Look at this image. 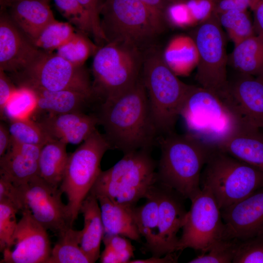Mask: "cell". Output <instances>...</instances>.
I'll use <instances>...</instances> for the list:
<instances>
[{
    "label": "cell",
    "mask_w": 263,
    "mask_h": 263,
    "mask_svg": "<svg viewBox=\"0 0 263 263\" xmlns=\"http://www.w3.org/2000/svg\"><path fill=\"white\" fill-rule=\"evenodd\" d=\"M97 117L112 149L123 154L151 150L156 143L158 134L141 77L127 91L104 100Z\"/></svg>",
    "instance_id": "obj_1"
},
{
    "label": "cell",
    "mask_w": 263,
    "mask_h": 263,
    "mask_svg": "<svg viewBox=\"0 0 263 263\" xmlns=\"http://www.w3.org/2000/svg\"><path fill=\"white\" fill-rule=\"evenodd\" d=\"M156 143L160 150L158 182L191 200L201 190L202 171L216 148L188 132L178 134L174 131L158 135Z\"/></svg>",
    "instance_id": "obj_2"
},
{
    "label": "cell",
    "mask_w": 263,
    "mask_h": 263,
    "mask_svg": "<svg viewBox=\"0 0 263 263\" xmlns=\"http://www.w3.org/2000/svg\"><path fill=\"white\" fill-rule=\"evenodd\" d=\"M165 14L140 0H103L100 24L106 43L127 45L144 52L166 29Z\"/></svg>",
    "instance_id": "obj_3"
},
{
    "label": "cell",
    "mask_w": 263,
    "mask_h": 263,
    "mask_svg": "<svg viewBox=\"0 0 263 263\" xmlns=\"http://www.w3.org/2000/svg\"><path fill=\"white\" fill-rule=\"evenodd\" d=\"M141 77L158 135L174 132L191 85L178 78L153 46L144 52Z\"/></svg>",
    "instance_id": "obj_4"
},
{
    "label": "cell",
    "mask_w": 263,
    "mask_h": 263,
    "mask_svg": "<svg viewBox=\"0 0 263 263\" xmlns=\"http://www.w3.org/2000/svg\"><path fill=\"white\" fill-rule=\"evenodd\" d=\"M150 151L142 149L124 154L113 167L101 170L90 193L133 208L158 182L157 163Z\"/></svg>",
    "instance_id": "obj_5"
},
{
    "label": "cell",
    "mask_w": 263,
    "mask_h": 263,
    "mask_svg": "<svg viewBox=\"0 0 263 263\" xmlns=\"http://www.w3.org/2000/svg\"><path fill=\"white\" fill-rule=\"evenodd\" d=\"M200 186L210 189L221 210L263 187V172L215 148L203 169Z\"/></svg>",
    "instance_id": "obj_6"
},
{
    "label": "cell",
    "mask_w": 263,
    "mask_h": 263,
    "mask_svg": "<svg viewBox=\"0 0 263 263\" xmlns=\"http://www.w3.org/2000/svg\"><path fill=\"white\" fill-rule=\"evenodd\" d=\"M144 52L118 43L99 46L92 63L94 96L104 100L117 96L132 88L141 78Z\"/></svg>",
    "instance_id": "obj_7"
},
{
    "label": "cell",
    "mask_w": 263,
    "mask_h": 263,
    "mask_svg": "<svg viewBox=\"0 0 263 263\" xmlns=\"http://www.w3.org/2000/svg\"><path fill=\"white\" fill-rule=\"evenodd\" d=\"M180 116L184 121L188 132L215 148L240 122L220 97L200 86L191 85Z\"/></svg>",
    "instance_id": "obj_8"
},
{
    "label": "cell",
    "mask_w": 263,
    "mask_h": 263,
    "mask_svg": "<svg viewBox=\"0 0 263 263\" xmlns=\"http://www.w3.org/2000/svg\"><path fill=\"white\" fill-rule=\"evenodd\" d=\"M110 149L112 147L104 134L96 130L69 155L59 188L67 197L68 213L72 225L77 218L82 202L101 171L102 158Z\"/></svg>",
    "instance_id": "obj_9"
},
{
    "label": "cell",
    "mask_w": 263,
    "mask_h": 263,
    "mask_svg": "<svg viewBox=\"0 0 263 263\" xmlns=\"http://www.w3.org/2000/svg\"><path fill=\"white\" fill-rule=\"evenodd\" d=\"M11 75L19 87L32 84L52 91H72L94 96L84 66L75 65L56 53L42 51L26 68Z\"/></svg>",
    "instance_id": "obj_10"
},
{
    "label": "cell",
    "mask_w": 263,
    "mask_h": 263,
    "mask_svg": "<svg viewBox=\"0 0 263 263\" xmlns=\"http://www.w3.org/2000/svg\"><path fill=\"white\" fill-rule=\"evenodd\" d=\"M214 12L199 24L192 37L199 53L195 79L199 86L222 98L228 86L226 39Z\"/></svg>",
    "instance_id": "obj_11"
},
{
    "label": "cell",
    "mask_w": 263,
    "mask_h": 263,
    "mask_svg": "<svg viewBox=\"0 0 263 263\" xmlns=\"http://www.w3.org/2000/svg\"><path fill=\"white\" fill-rule=\"evenodd\" d=\"M190 201L191 207L182 228L176 251L190 248L204 254L217 241L227 238L226 226L208 187L202 186L201 191Z\"/></svg>",
    "instance_id": "obj_12"
},
{
    "label": "cell",
    "mask_w": 263,
    "mask_h": 263,
    "mask_svg": "<svg viewBox=\"0 0 263 263\" xmlns=\"http://www.w3.org/2000/svg\"><path fill=\"white\" fill-rule=\"evenodd\" d=\"M18 187L19 211L27 210L47 230L58 235L72 227L67 204L62 200L63 193L37 175Z\"/></svg>",
    "instance_id": "obj_13"
},
{
    "label": "cell",
    "mask_w": 263,
    "mask_h": 263,
    "mask_svg": "<svg viewBox=\"0 0 263 263\" xmlns=\"http://www.w3.org/2000/svg\"><path fill=\"white\" fill-rule=\"evenodd\" d=\"M21 213L13 238L14 249L2 252L0 263H47L52 249L47 230L29 211L25 210Z\"/></svg>",
    "instance_id": "obj_14"
},
{
    "label": "cell",
    "mask_w": 263,
    "mask_h": 263,
    "mask_svg": "<svg viewBox=\"0 0 263 263\" xmlns=\"http://www.w3.org/2000/svg\"><path fill=\"white\" fill-rule=\"evenodd\" d=\"M222 99L241 121L263 129V82L237 73Z\"/></svg>",
    "instance_id": "obj_15"
},
{
    "label": "cell",
    "mask_w": 263,
    "mask_h": 263,
    "mask_svg": "<svg viewBox=\"0 0 263 263\" xmlns=\"http://www.w3.org/2000/svg\"><path fill=\"white\" fill-rule=\"evenodd\" d=\"M158 239L156 254L163 256L176 251L179 238L177 234L182 228L188 211L186 199L174 189L159 182Z\"/></svg>",
    "instance_id": "obj_16"
},
{
    "label": "cell",
    "mask_w": 263,
    "mask_h": 263,
    "mask_svg": "<svg viewBox=\"0 0 263 263\" xmlns=\"http://www.w3.org/2000/svg\"><path fill=\"white\" fill-rule=\"evenodd\" d=\"M42 52L23 33L9 14L0 17V70L11 74L29 66Z\"/></svg>",
    "instance_id": "obj_17"
},
{
    "label": "cell",
    "mask_w": 263,
    "mask_h": 263,
    "mask_svg": "<svg viewBox=\"0 0 263 263\" xmlns=\"http://www.w3.org/2000/svg\"><path fill=\"white\" fill-rule=\"evenodd\" d=\"M221 211L227 238L244 240L263 233V187Z\"/></svg>",
    "instance_id": "obj_18"
},
{
    "label": "cell",
    "mask_w": 263,
    "mask_h": 263,
    "mask_svg": "<svg viewBox=\"0 0 263 263\" xmlns=\"http://www.w3.org/2000/svg\"><path fill=\"white\" fill-rule=\"evenodd\" d=\"M38 123L51 140L74 145L85 141L98 125L97 116L83 112L49 114Z\"/></svg>",
    "instance_id": "obj_19"
},
{
    "label": "cell",
    "mask_w": 263,
    "mask_h": 263,
    "mask_svg": "<svg viewBox=\"0 0 263 263\" xmlns=\"http://www.w3.org/2000/svg\"><path fill=\"white\" fill-rule=\"evenodd\" d=\"M42 147L11 141L0 159V177L19 187L38 175V158Z\"/></svg>",
    "instance_id": "obj_20"
},
{
    "label": "cell",
    "mask_w": 263,
    "mask_h": 263,
    "mask_svg": "<svg viewBox=\"0 0 263 263\" xmlns=\"http://www.w3.org/2000/svg\"><path fill=\"white\" fill-rule=\"evenodd\" d=\"M216 148L263 172V132L260 129L241 121Z\"/></svg>",
    "instance_id": "obj_21"
},
{
    "label": "cell",
    "mask_w": 263,
    "mask_h": 263,
    "mask_svg": "<svg viewBox=\"0 0 263 263\" xmlns=\"http://www.w3.org/2000/svg\"><path fill=\"white\" fill-rule=\"evenodd\" d=\"M10 18L32 42L49 23L56 19L49 3L43 0H13Z\"/></svg>",
    "instance_id": "obj_22"
},
{
    "label": "cell",
    "mask_w": 263,
    "mask_h": 263,
    "mask_svg": "<svg viewBox=\"0 0 263 263\" xmlns=\"http://www.w3.org/2000/svg\"><path fill=\"white\" fill-rule=\"evenodd\" d=\"M19 87L31 91L35 99L36 108L47 112L49 114L82 112L93 97L72 91H52L32 85Z\"/></svg>",
    "instance_id": "obj_23"
},
{
    "label": "cell",
    "mask_w": 263,
    "mask_h": 263,
    "mask_svg": "<svg viewBox=\"0 0 263 263\" xmlns=\"http://www.w3.org/2000/svg\"><path fill=\"white\" fill-rule=\"evenodd\" d=\"M80 212L84 218L80 246L91 263H94L100 257V244L104 236L99 204L94 194L89 193L83 200Z\"/></svg>",
    "instance_id": "obj_24"
},
{
    "label": "cell",
    "mask_w": 263,
    "mask_h": 263,
    "mask_svg": "<svg viewBox=\"0 0 263 263\" xmlns=\"http://www.w3.org/2000/svg\"><path fill=\"white\" fill-rule=\"evenodd\" d=\"M100 207L105 235H119L137 242L140 235L135 223L133 209L112 201L107 197H96Z\"/></svg>",
    "instance_id": "obj_25"
},
{
    "label": "cell",
    "mask_w": 263,
    "mask_h": 263,
    "mask_svg": "<svg viewBox=\"0 0 263 263\" xmlns=\"http://www.w3.org/2000/svg\"><path fill=\"white\" fill-rule=\"evenodd\" d=\"M164 61L177 76H187L197 67L199 53L192 37L178 35L170 39L163 53Z\"/></svg>",
    "instance_id": "obj_26"
},
{
    "label": "cell",
    "mask_w": 263,
    "mask_h": 263,
    "mask_svg": "<svg viewBox=\"0 0 263 263\" xmlns=\"http://www.w3.org/2000/svg\"><path fill=\"white\" fill-rule=\"evenodd\" d=\"M157 182L146 197L145 203L134 207L132 210L139 233L145 240L144 244L146 250L152 256L156 254L158 239L159 201Z\"/></svg>",
    "instance_id": "obj_27"
},
{
    "label": "cell",
    "mask_w": 263,
    "mask_h": 263,
    "mask_svg": "<svg viewBox=\"0 0 263 263\" xmlns=\"http://www.w3.org/2000/svg\"><path fill=\"white\" fill-rule=\"evenodd\" d=\"M66 145L62 142L51 140L41 148L38 158V175L58 188L63 178L69 155Z\"/></svg>",
    "instance_id": "obj_28"
},
{
    "label": "cell",
    "mask_w": 263,
    "mask_h": 263,
    "mask_svg": "<svg viewBox=\"0 0 263 263\" xmlns=\"http://www.w3.org/2000/svg\"><path fill=\"white\" fill-rule=\"evenodd\" d=\"M230 60L237 73L257 76L263 68V34H255L234 45Z\"/></svg>",
    "instance_id": "obj_29"
},
{
    "label": "cell",
    "mask_w": 263,
    "mask_h": 263,
    "mask_svg": "<svg viewBox=\"0 0 263 263\" xmlns=\"http://www.w3.org/2000/svg\"><path fill=\"white\" fill-rule=\"evenodd\" d=\"M81 235L72 227L59 234L47 263H91L81 247Z\"/></svg>",
    "instance_id": "obj_30"
},
{
    "label": "cell",
    "mask_w": 263,
    "mask_h": 263,
    "mask_svg": "<svg viewBox=\"0 0 263 263\" xmlns=\"http://www.w3.org/2000/svg\"><path fill=\"white\" fill-rule=\"evenodd\" d=\"M75 33L74 26L70 23L55 19L44 28L32 43L40 50L52 52L66 43Z\"/></svg>",
    "instance_id": "obj_31"
},
{
    "label": "cell",
    "mask_w": 263,
    "mask_h": 263,
    "mask_svg": "<svg viewBox=\"0 0 263 263\" xmlns=\"http://www.w3.org/2000/svg\"><path fill=\"white\" fill-rule=\"evenodd\" d=\"M8 129L12 142L42 147L51 140L38 122L28 118L10 119Z\"/></svg>",
    "instance_id": "obj_32"
},
{
    "label": "cell",
    "mask_w": 263,
    "mask_h": 263,
    "mask_svg": "<svg viewBox=\"0 0 263 263\" xmlns=\"http://www.w3.org/2000/svg\"><path fill=\"white\" fill-rule=\"evenodd\" d=\"M217 15L221 26L234 45L255 35L253 25L246 11L231 10Z\"/></svg>",
    "instance_id": "obj_33"
},
{
    "label": "cell",
    "mask_w": 263,
    "mask_h": 263,
    "mask_svg": "<svg viewBox=\"0 0 263 263\" xmlns=\"http://www.w3.org/2000/svg\"><path fill=\"white\" fill-rule=\"evenodd\" d=\"M98 47L88 35L77 31L69 40L56 50V53L75 65L84 66Z\"/></svg>",
    "instance_id": "obj_34"
},
{
    "label": "cell",
    "mask_w": 263,
    "mask_h": 263,
    "mask_svg": "<svg viewBox=\"0 0 263 263\" xmlns=\"http://www.w3.org/2000/svg\"><path fill=\"white\" fill-rule=\"evenodd\" d=\"M56 7L77 31L93 37V30L89 15L77 0H53Z\"/></svg>",
    "instance_id": "obj_35"
},
{
    "label": "cell",
    "mask_w": 263,
    "mask_h": 263,
    "mask_svg": "<svg viewBox=\"0 0 263 263\" xmlns=\"http://www.w3.org/2000/svg\"><path fill=\"white\" fill-rule=\"evenodd\" d=\"M240 241L237 238L222 239L215 243L207 253L198 255L188 263H233Z\"/></svg>",
    "instance_id": "obj_36"
},
{
    "label": "cell",
    "mask_w": 263,
    "mask_h": 263,
    "mask_svg": "<svg viewBox=\"0 0 263 263\" xmlns=\"http://www.w3.org/2000/svg\"><path fill=\"white\" fill-rule=\"evenodd\" d=\"M18 211L11 204L0 202V249L1 252L12 247L13 238L18 223L16 216Z\"/></svg>",
    "instance_id": "obj_37"
},
{
    "label": "cell",
    "mask_w": 263,
    "mask_h": 263,
    "mask_svg": "<svg viewBox=\"0 0 263 263\" xmlns=\"http://www.w3.org/2000/svg\"><path fill=\"white\" fill-rule=\"evenodd\" d=\"M232 263H263V233L240 240Z\"/></svg>",
    "instance_id": "obj_38"
},
{
    "label": "cell",
    "mask_w": 263,
    "mask_h": 263,
    "mask_svg": "<svg viewBox=\"0 0 263 263\" xmlns=\"http://www.w3.org/2000/svg\"><path fill=\"white\" fill-rule=\"evenodd\" d=\"M105 247L112 249L116 255L118 263H127L134 258V247L126 237L119 235H105Z\"/></svg>",
    "instance_id": "obj_39"
},
{
    "label": "cell",
    "mask_w": 263,
    "mask_h": 263,
    "mask_svg": "<svg viewBox=\"0 0 263 263\" xmlns=\"http://www.w3.org/2000/svg\"><path fill=\"white\" fill-rule=\"evenodd\" d=\"M165 15L167 21L176 27L185 28L197 24L186 2L175 1L169 6Z\"/></svg>",
    "instance_id": "obj_40"
},
{
    "label": "cell",
    "mask_w": 263,
    "mask_h": 263,
    "mask_svg": "<svg viewBox=\"0 0 263 263\" xmlns=\"http://www.w3.org/2000/svg\"><path fill=\"white\" fill-rule=\"evenodd\" d=\"M90 16L93 30V38L100 46L106 43L100 24V10L103 0H77Z\"/></svg>",
    "instance_id": "obj_41"
},
{
    "label": "cell",
    "mask_w": 263,
    "mask_h": 263,
    "mask_svg": "<svg viewBox=\"0 0 263 263\" xmlns=\"http://www.w3.org/2000/svg\"><path fill=\"white\" fill-rule=\"evenodd\" d=\"M218 0H189L186 4L196 24L207 19L215 12Z\"/></svg>",
    "instance_id": "obj_42"
},
{
    "label": "cell",
    "mask_w": 263,
    "mask_h": 263,
    "mask_svg": "<svg viewBox=\"0 0 263 263\" xmlns=\"http://www.w3.org/2000/svg\"><path fill=\"white\" fill-rule=\"evenodd\" d=\"M17 89L6 75V73L0 70V113L3 116L5 109L16 93Z\"/></svg>",
    "instance_id": "obj_43"
},
{
    "label": "cell",
    "mask_w": 263,
    "mask_h": 263,
    "mask_svg": "<svg viewBox=\"0 0 263 263\" xmlns=\"http://www.w3.org/2000/svg\"><path fill=\"white\" fill-rule=\"evenodd\" d=\"M6 202L13 206L19 211V203L17 187L11 182L0 177V202Z\"/></svg>",
    "instance_id": "obj_44"
},
{
    "label": "cell",
    "mask_w": 263,
    "mask_h": 263,
    "mask_svg": "<svg viewBox=\"0 0 263 263\" xmlns=\"http://www.w3.org/2000/svg\"><path fill=\"white\" fill-rule=\"evenodd\" d=\"M258 0H218L215 12L219 14L231 10L246 11L248 8L253 10Z\"/></svg>",
    "instance_id": "obj_45"
},
{
    "label": "cell",
    "mask_w": 263,
    "mask_h": 263,
    "mask_svg": "<svg viewBox=\"0 0 263 263\" xmlns=\"http://www.w3.org/2000/svg\"><path fill=\"white\" fill-rule=\"evenodd\" d=\"M175 251L167 254L164 257L152 256L146 259H132L129 263H174L178 262L179 255Z\"/></svg>",
    "instance_id": "obj_46"
},
{
    "label": "cell",
    "mask_w": 263,
    "mask_h": 263,
    "mask_svg": "<svg viewBox=\"0 0 263 263\" xmlns=\"http://www.w3.org/2000/svg\"><path fill=\"white\" fill-rule=\"evenodd\" d=\"M253 10L254 12L253 26L255 32L263 34V0L259 1Z\"/></svg>",
    "instance_id": "obj_47"
},
{
    "label": "cell",
    "mask_w": 263,
    "mask_h": 263,
    "mask_svg": "<svg viewBox=\"0 0 263 263\" xmlns=\"http://www.w3.org/2000/svg\"><path fill=\"white\" fill-rule=\"evenodd\" d=\"M11 141L8 127L2 123L0 124V156L6 152Z\"/></svg>",
    "instance_id": "obj_48"
},
{
    "label": "cell",
    "mask_w": 263,
    "mask_h": 263,
    "mask_svg": "<svg viewBox=\"0 0 263 263\" xmlns=\"http://www.w3.org/2000/svg\"><path fill=\"white\" fill-rule=\"evenodd\" d=\"M150 7L165 15L169 6L174 0H140Z\"/></svg>",
    "instance_id": "obj_49"
},
{
    "label": "cell",
    "mask_w": 263,
    "mask_h": 263,
    "mask_svg": "<svg viewBox=\"0 0 263 263\" xmlns=\"http://www.w3.org/2000/svg\"><path fill=\"white\" fill-rule=\"evenodd\" d=\"M256 77L260 80L263 82V68L262 69L259 74L257 76H256Z\"/></svg>",
    "instance_id": "obj_50"
},
{
    "label": "cell",
    "mask_w": 263,
    "mask_h": 263,
    "mask_svg": "<svg viewBox=\"0 0 263 263\" xmlns=\"http://www.w3.org/2000/svg\"><path fill=\"white\" fill-rule=\"evenodd\" d=\"M44 1H46V2L48 3L49 2V1H50V0H43Z\"/></svg>",
    "instance_id": "obj_51"
},
{
    "label": "cell",
    "mask_w": 263,
    "mask_h": 263,
    "mask_svg": "<svg viewBox=\"0 0 263 263\" xmlns=\"http://www.w3.org/2000/svg\"><path fill=\"white\" fill-rule=\"evenodd\" d=\"M261 0H258V3L259 2V1H260Z\"/></svg>",
    "instance_id": "obj_52"
},
{
    "label": "cell",
    "mask_w": 263,
    "mask_h": 263,
    "mask_svg": "<svg viewBox=\"0 0 263 263\" xmlns=\"http://www.w3.org/2000/svg\"></svg>",
    "instance_id": "obj_53"
}]
</instances>
